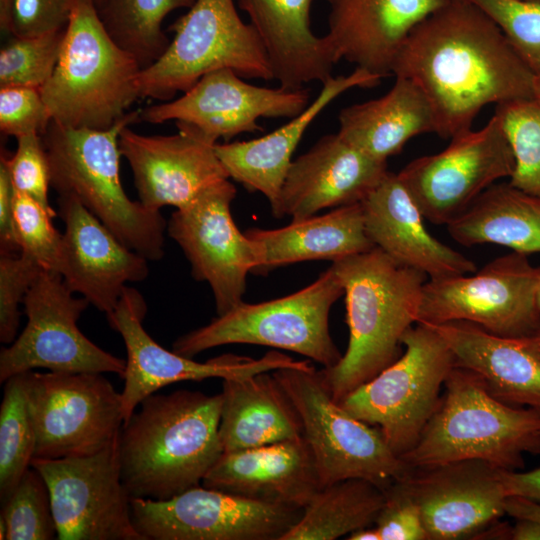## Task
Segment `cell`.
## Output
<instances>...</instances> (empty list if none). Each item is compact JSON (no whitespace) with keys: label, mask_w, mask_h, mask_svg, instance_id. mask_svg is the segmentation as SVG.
I'll return each instance as SVG.
<instances>
[{"label":"cell","mask_w":540,"mask_h":540,"mask_svg":"<svg viewBox=\"0 0 540 540\" xmlns=\"http://www.w3.org/2000/svg\"><path fill=\"white\" fill-rule=\"evenodd\" d=\"M130 504L145 540H281L303 511L203 485L167 500L131 498Z\"/></svg>","instance_id":"cell-16"},{"label":"cell","mask_w":540,"mask_h":540,"mask_svg":"<svg viewBox=\"0 0 540 540\" xmlns=\"http://www.w3.org/2000/svg\"><path fill=\"white\" fill-rule=\"evenodd\" d=\"M381 77L361 68L348 75L331 76L318 96L297 116L262 137L217 143L215 152L229 178L250 192L262 193L273 206L293 161V153L305 131L337 97L352 88H372Z\"/></svg>","instance_id":"cell-27"},{"label":"cell","mask_w":540,"mask_h":540,"mask_svg":"<svg viewBox=\"0 0 540 540\" xmlns=\"http://www.w3.org/2000/svg\"><path fill=\"white\" fill-rule=\"evenodd\" d=\"M385 503V490L363 478L322 486L281 540H335L369 527Z\"/></svg>","instance_id":"cell-34"},{"label":"cell","mask_w":540,"mask_h":540,"mask_svg":"<svg viewBox=\"0 0 540 540\" xmlns=\"http://www.w3.org/2000/svg\"><path fill=\"white\" fill-rule=\"evenodd\" d=\"M129 111L105 130L73 128L51 121L41 135L50 166V184L59 196H72L125 246L149 261L164 256L167 223L160 211L132 201L119 175L121 131L139 119Z\"/></svg>","instance_id":"cell-5"},{"label":"cell","mask_w":540,"mask_h":540,"mask_svg":"<svg viewBox=\"0 0 540 540\" xmlns=\"http://www.w3.org/2000/svg\"><path fill=\"white\" fill-rule=\"evenodd\" d=\"M137 60L105 30L92 0H73L58 62L40 92L51 121L105 130L140 98Z\"/></svg>","instance_id":"cell-6"},{"label":"cell","mask_w":540,"mask_h":540,"mask_svg":"<svg viewBox=\"0 0 540 540\" xmlns=\"http://www.w3.org/2000/svg\"><path fill=\"white\" fill-rule=\"evenodd\" d=\"M464 1L473 4L500 28L535 74L540 71V2Z\"/></svg>","instance_id":"cell-41"},{"label":"cell","mask_w":540,"mask_h":540,"mask_svg":"<svg viewBox=\"0 0 540 540\" xmlns=\"http://www.w3.org/2000/svg\"><path fill=\"white\" fill-rule=\"evenodd\" d=\"M534 97L540 100V71L535 74Z\"/></svg>","instance_id":"cell-52"},{"label":"cell","mask_w":540,"mask_h":540,"mask_svg":"<svg viewBox=\"0 0 540 540\" xmlns=\"http://www.w3.org/2000/svg\"><path fill=\"white\" fill-rule=\"evenodd\" d=\"M348 540H380L379 533L374 525L356 530L349 534Z\"/></svg>","instance_id":"cell-51"},{"label":"cell","mask_w":540,"mask_h":540,"mask_svg":"<svg viewBox=\"0 0 540 540\" xmlns=\"http://www.w3.org/2000/svg\"><path fill=\"white\" fill-rule=\"evenodd\" d=\"M512 540H540V522L530 519H517L510 529Z\"/></svg>","instance_id":"cell-50"},{"label":"cell","mask_w":540,"mask_h":540,"mask_svg":"<svg viewBox=\"0 0 540 540\" xmlns=\"http://www.w3.org/2000/svg\"><path fill=\"white\" fill-rule=\"evenodd\" d=\"M65 30L35 37L12 38L0 50V88L41 89L54 72Z\"/></svg>","instance_id":"cell-39"},{"label":"cell","mask_w":540,"mask_h":540,"mask_svg":"<svg viewBox=\"0 0 540 540\" xmlns=\"http://www.w3.org/2000/svg\"><path fill=\"white\" fill-rule=\"evenodd\" d=\"M10 172L5 159H0V253H20L14 225V198Z\"/></svg>","instance_id":"cell-47"},{"label":"cell","mask_w":540,"mask_h":540,"mask_svg":"<svg viewBox=\"0 0 540 540\" xmlns=\"http://www.w3.org/2000/svg\"><path fill=\"white\" fill-rule=\"evenodd\" d=\"M219 435L223 452L303 436L300 416L272 371L223 379Z\"/></svg>","instance_id":"cell-31"},{"label":"cell","mask_w":540,"mask_h":540,"mask_svg":"<svg viewBox=\"0 0 540 540\" xmlns=\"http://www.w3.org/2000/svg\"><path fill=\"white\" fill-rule=\"evenodd\" d=\"M62 233L58 273L73 293L109 315L127 283L149 274V260L125 246L95 215L72 196L58 197Z\"/></svg>","instance_id":"cell-22"},{"label":"cell","mask_w":540,"mask_h":540,"mask_svg":"<svg viewBox=\"0 0 540 540\" xmlns=\"http://www.w3.org/2000/svg\"><path fill=\"white\" fill-rule=\"evenodd\" d=\"M258 264L252 274L267 275L289 264L310 260L332 262L367 252L375 246L365 231L361 202L334 208L323 215L292 220L277 229H248Z\"/></svg>","instance_id":"cell-30"},{"label":"cell","mask_w":540,"mask_h":540,"mask_svg":"<svg viewBox=\"0 0 540 540\" xmlns=\"http://www.w3.org/2000/svg\"><path fill=\"white\" fill-rule=\"evenodd\" d=\"M7 525L6 540L57 539V528L48 486L38 470L30 466L2 504Z\"/></svg>","instance_id":"cell-38"},{"label":"cell","mask_w":540,"mask_h":540,"mask_svg":"<svg viewBox=\"0 0 540 540\" xmlns=\"http://www.w3.org/2000/svg\"><path fill=\"white\" fill-rule=\"evenodd\" d=\"M373 245L401 265L443 279L475 272V263L429 233L421 210L397 173L387 172L361 201Z\"/></svg>","instance_id":"cell-24"},{"label":"cell","mask_w":540,"mask_h":540,"mask_svg":"<svg viewBox=\"0 0 540 540\" xmlns=\"http://www.w3.org/2000/svg\"><path fill=\"white\" fill-rule=\"evenodd\" d=\"M310 102L306 88L260 87L224 68L203 75L176 100L141 109L139 119L151 124L175 120L193 126L214 143L228 142L242 133L263 131L260 118L292 119Z\"/></svg>","instance_id":"cell-19"},{"label":"cell","mask_w":540,"mask_h":540,"mask_svg":"<svg viewBox=\"0 0 540 540\" xmlns=\"http://www.w3.org/2000/svg\"><path fill=\"white\" fill-rule=\"evenodd\" d=\"M502 469L477 459L411 468L400 481L419 505L428 540L478 536L505 514Z\"/></svg>","instance_id":"cell-20"},{"label":"cell","mask_w":540,"mask_h":540,"mask_svg":"<svg viewBox=\"0 0 540 540\" xmlns=\"http://www.w3.org/2000/svg\"><path fill=\"white\" fill-rule=\"evenodd\" d=\"M146 313L147 305L140 292L126 287L113 312L107 315L110 327L120 333L127 351L121 392L124 422L143 399L176 382L245 378L281 368L313 366L310 360H294L277 351L267 352L259 359L224 354L197 362L154 341L142 326Z\"/></svg>","instance_id":"cell-17"},{"label":"cell","mask_w":540,"mask_h":540,"mask_svg":"<svg viewBox=\"0 0 540 540\" xmlns=\"http://www.w3.org/2000/svg\"><path fill=\"white\" fill-rule=\"evenodd\" d=\"M402 345L397 360L339 402L351 415L378 428L399 457L420 439L455 366L451 349L431 325L410 327Z\"/></svg>","instance_id":"cell-8"},{"label":"cell","mask_w":540,"mask_h":540,"mask_svg":"<svg viewBox=\"0 0 540 540\" xmlns=\"http://www.w3.org/2000/svg\"><path fill=\"white\" fill-rule=\"evenodd\" d=\"M34 458L96 453L117 439L124 423L122 394L102 373L30 372Z\"/></svg>","instance_id":"cell-13"},{"label":"cell","mask_w":540,"mask_h":540,"mask_svg":"<svg viewBox=\"0 0 540 540\" xmlns=\"http://www.w3.org/2000/svg\"><path fill=\"white\" fill-rule=\"evenodd\" d=\"M388 172L338 133L321 137L292 161L272 214L301 220L326 208L360 203Z\"/></svg>","instance_id":"cell-23"},{"label":"cell","mask_w":540,"mask_h":540,"mask_svg":"<svg viewBox=\"0 0 540 540\" xmlns=\"http://www.w3.org/2000/svg\"><path fill=\"white\" fill-rule=\"evenodd\" d=\"M540 266L529 255L511 251L470 275L427 280L417 323H473L501 337L540 333L537 289Z\"/></svg>","instance_id":"cell-11"},{"label":"cell","mask_w":540,"mask_h":540,"mask_svg":"<svg viewBox=\"0 0 540 540\" xmlns=\"http://www.w3.org/2000/svg\"><path fill=\"white\" fill-rule=\"evenodd\" d=\"M443 392L420 439L400 457L408 467L477 459L517 471L525 454H540V410L498 400L479 374L456 365Z\"/></svg>","instance_id":"cell-4"},{"label":"cell","mask_w":540,"mask_h":540,"mask_svg":"<svg viewBox=\"0 0 540 540\" xmlns=\"http://www.w3.org/2000/svg\"><path fill=\"white\" fill-rule=\"evenodd\" d=\"M328 33L338 61L381 78L392 75L394 61L411 31L448 0H326Z\"/></svg>","instance_id":"cell-25"},{"label":"cell","mask_w":540,"mask_h":540,"mask_svg":"<svg viewBox=\"0 0 540 540\" xmlns=\"http://www.w3.org/2000/svg\"><path fill=\"white\" fill-rule=\"evenodd\" d=\"M118 435L121 478L131 498L167 500L199 486L223 454L221 395L151 394Z\"/></svg>","instance_id":"cell-2"},{"label":"cell","mask_w":540,"mask_h":540,"mask_svg":"<svg viewBox=\"0 0 540 540\" xmlns=\"http://www.w3.org/2000/svg\"><path fill=\"white\" fill-rule=\"evenodd\" d=\"M537 304H538V307L540 309V282H539L538 289H537Z\"/></svg>","instance_id":"cell-55"},{"label":"cell","mask_w":540,"mask_h":540,"mask_svg":"<svg viewBox=\"0 0 540 540\" xmlns=\"http://www.w3.org/2000/svg\"><path fill=\"white\" fill-rule=\"evenodd\" d=\"M431 326L448 344L455 365L479 374L495 398L540 410V333L501 337L466 321Z\"/></svg>","instance_id":"cell-28"},{"label":"cell","mask_w":540,"mask_h":540,"mask_svg":"<svg viewBox=\"0 0 540 540\" xmlns=\"http://www.w3.org/2000/svg\"><path fill=\"white\" fill-rule=\"evenodd\" d=\"M202 485L273 505L303 509L322 485L303 436L223 452Z\"/></svg>","instance_id":"cell-26"},{"label":"cell","mask_w":540,"mask_h":540,"mask_svg":"<svg viewBox=\"0 0 540 540\" xmlns=\"http://www.w3.org/2000/svg\"><path fill=\"white\" fill-rule=\"evenodd\" d=\"M43 268L21 254L0 253V341L11 344L20 322L19 304Z\"/></svg>","instance_id":"cell-43"},{"label":"cell","mask_w":540,"mask_h":540,"mask_svg":"<svg viewBox=\"0 0 540 540\" xmlns=\"http://www.w3.org/2000/svg\"><path fill=\"white\" fill-rule=\"evenodd\" d=\"M501 479L508 496H520L540 503V467L521 471H501Z\"/></svg>","instance_id":"cell-48"},{"label":"cell","mask_w":540,"mask_h":540,"mask_svg":"<svg viewBox=\"0 0 540 540\" xmlns=\"http://www.w3.org/2000/svg\"><path fill=\"white\" fill-rule=\"evenodd\" d=\"M50 493L60 540H145L131 517L121 478L118 437L102 450L58 459L33 458Z\"/></svg>","instance_id":"cell-14"},{"label":"cell","mask_w":540,"mask_h":540,"mask_svg":"<svg viewBox=\"0 0 540 540\" xmlns=\"http://www.w3.org/2000/svg\"><path fill=\"white\" fill-rule=\"evenodd\" d=\"M505 514L517 519L540 522V503L520 497L508 496L505 500Z\"/></svg>","instance_id":"cell-49"},{"label":"cell","mask_w":540,"mask_h":540,"mask_svg":"<svg viewBox=\"0 0 540 540\" xmlns=\"http://www.w3.org/2000/svg\"><path fill=\"white\" fill-rule=\"evenodd\" d=\"M374 526L380 540H427L419 505L400 480L385 489Z\"/></svg>","instance_id":"cell-46"},{"label":"cell","mask_w":540,"mask_h":540,"mask_svg":"<svg viewBox=\"0 0 540 540\" xmlns=\"http://www.w3.org/2000/svg\"><path fill=\"white\" fill-rule=\"evenodd\" d=\"M30 372L13 375L4 382L0 407L1 505L7 501L34 458L35 430L29 400Z\"/></svg>","instance_id":"cell-36"},{"label":"cell","mask_w":540,"mask_h":540,"mask_svg":"<svg viewBox=\"0 0 540 540\" xmlns=\"http://www.w3.org/2000/svg\"><path fill=\"white\" fill-rule=\"evenodd\" d=\"M514 167L512 149L493 114L481 129L452 137L444 150L412 160L397 175L425 219L448 225L487 188L510 178Z\"/></svg>","instance_id":"cell-15"},{"label":"cell","mask_w":540,"mask_h":540,"mask_svg":"<svg viewBox=\"0 0 540 540\" xmlns=\"http://www.w3.org/2000/svg\"><path fill=\"white\" fill-rule=\"evenodd\" d=\"M56 214L33 198L15 192L14 225L20 253L43 269L58 273L62 233L53 224Z\"/></svg>","instance_id":"cell-40"},{"label":"cell","mask_w":540,"mask_h":540,"mask_svg":"<svg viewBox=\"0 0 540 540\" xmlns=\"http://www.w3.org/2000/svg\"><path fill=\"white\" fill-rule=\"evenodd\" d=\"M527 1L540 2V0H527Z\"/></svg>","instance_id":"cell-56"},{"label":"cell","mask_w":540,"mask_h":540,"mask_svg":"<svg viewBox=\"0 0 540 540\" xmlns=\"http://www.w3.org/2000/svg\"><path fill=\"white\" fill-rule=\"evenodd\" d=\"M7 538V525L4 518L0 517V539L6 540Z\"/></svg>","instance_id":"cell-53"},{"label":"cell","mask_w":540,"mask_h":540,"mask_svg":"<svg viewBox=\"0 0 540 540\" xmlns=\"http://www.w3.org/2000/svg\"><path fill=\"white\" fill-rule=\"evenodd\" d=\"M51 122L40 89L24 86L0 88V129L8 136L42 135Z\"/></svg>","instance_id":"cell-45"},{"label":"cell","mask_w":540,"mask_h":540,"mask_svg":"<svg viewBox=\"0 0 540 540\" xmlns=\"http://www.w3.org/2000/svg\"><path fill=\"white\" fill-rule=\"evenodd\" d=\"M344 289L347 349L339 362L319 370L340 402L402 354V337L418 321L427 276L377 247L331 265Z\"/></svg>","instance_id":"cell-3"},{"label":"cell","mask_w":540,"mask_h":540,"mask_svg":"<svg viewBox=\"0 0 540 540\" xmlns=\"http://www.w3.org/2000/svg\"><path fill=\"white\" fill-rule=\"evenodd\" d=\"M235 196L234 184L221 180L176 209L167 223L168 235L189 260L193 277L209 284L218 315L243 302L247 276L258 264L254 242L233 220Z\"/></svg>","instance_id":"cell-18"},{"label":"cell","mask_w":540,"mask_h":540,"mask_svg":"<svg viewBox=\"0 0 540 540\" xmlns=\"http://www.w3.org/2000/svg\"><path fill=\"white\" fill-rule=\"evenodd\" d=\"M195 1L105 0L97 12L109 36L143 70L155 63L170 44L162 30L164 18L175 9L190 8Z\"/></svg>","instance_id":"cell-35"},{"label":"cell","mask_w":540,"mask_h":540,"mask_svg":"<svg viewBox=\"0 0 540 540\" xmlns=\"http://www.w3.org/2000/svg\"><path fill=\"white\" fill-rule=\"evenodd\" d=\"M447 226L457 243H491L530 255L540 252V196L495 183Z\"/></svg>","instance_id":"cell-33"},{"label":"cell","mask_w":540,"mask_h":540,"mask_svg":"<svg viewBox=\"0 0 540 540\" xmlns=\"http://www.w3.org/2000/svg\"><path fill=\"white\" fill-rule=\"evenodd\" d=\"M338 134L375 160L400 153L415 136L437 133L434 110L423 91L410 79L396 77L383 96L343 108Z\"/></svg>","instance_id":"cell-32"},{"label":"cell","mask_w":540,"mask_h":540,"mask_svg":"<svg viewBox=\"0 0 540 540\" xmlns=\"http://www.w3.org/2000/svg\"><path fill=\"white\" fill-rule=\"evenodd\" d=\"M73 0H0V27L16 37L65 30Z\"/></svg>","instance_id":"cell-42"},{"label":"cell","mask_w":540,"mask_h":540,"mask_svg":"<svg viewBox=\"0 0 540 540\" xmlns=\"http://www.w3.org/2000/svg\"><path fill=\"white\" fill-rule=\"evenodd\" d=\"M272 373L300 416L322 486L363 478L385 490L409 473L411 468L389 448L378 428L357 419L333 399L314 366Z\"/></svg>","instance_id":"cell-10"},{"label":"cell","mask_w":540,"mask_h":540,"mask_svg":"<svg viewBox=\"0 0 540 540\" xmlns=\"http://www.w3.org/2000/svg\"><path fill=\"white\" fill-rule=\"evenodd\" d=\"M392 75L423 91L436 134L446 139L471 130L486 105L534 97L533 69L493 21L464 0H448L411 31Z\"/></svg>","instance_id":"cell-1"},{"label":"cell","mask_w":540,"mask_h":540,"mask_svg":"<svg viewBox=\"0 0 540 540\" xmlns=\"http://www.w3.org/2000/svg\"><path fill=\"white\" fill-rule=\"evenodd\" d=\"M23 304L27 323L0 353L1 383L35 368L123 376L126 360L101 349L79 330L77 321L89 302L75 297L59 273L43 269Z\"/></svg>","instance_id":"cell-12"},{"label":"cell","mask_w":540,"mask_h":540,"mask_svg":"<svg viewBox=\"0 0 540 540\" xmlns=\"http://www.w3.org/2000/svg\"><path fill=\"white\" fill-rule=\"evenodd\" d=\"M344 295L330 266L311 284L290 295L261 303L244 301L209 324L180 336L173 351L189 358L227 344H253L301 354L321 364L342 357L329 332V313Z\"/></svg>","instance_id":"cell-7"},{"label":"cell","mask_w":540,"mask_h":540,"mask_svg":"<svg viewBox=\"0 0 540 540\" xmlns=\"http://www.w3.org/2000/svg\"><path fill=\"white\" fill-rule=\"evenodd\" d=\"M92 1H93L94 5H95L96 9H99L102 6V4L104 3L105 0H92Z\"/></svg>","instance_id":"cell-54"},{"label":"cell","mask_w":540,"mask_h":540,"mask_svg":"<svg viewBox=\"0 0 540 540\" xmlns=\"http://www.w3.org/2000/svg\"><path fill=\"white\" fill-rule=\"evenodd\" d=\"M513 152L515 167L509 183L540 196V100L525 98L496 106Z\"/></svg>","instance_id":"cell-37"},{"label":"cell","mask_w":540,"mask_h":540,"mask_svg":"<svg viewBox=\"0 0 540 540\" xmlns=\"http://www.w3.org/2000/svg\"><path fill=\"white\" fill-rule=\"evenodd\" d=\"M173 135L146 136L126 126L119 136L121 155L133 173L140 201L146 208L181 209L209 186L229 179L213 141L193 126L176 122Z\"/></svg>","instance_id":"cell-21"},{"label":"cell","mask_w":540,"mask_h":540,"mask_svg":"<svg viewBox=\"0 0 540 540\" xmlns=\"http://www.w3.org/2000/svg\"><path fill=\"white\" fill-rule=\"evenodd\" d=\"M5 159L13 186L45 208L54 210L48 201L50 166L41 135L29 134L17 138L16 151Z\"/></svg>","instance_id":"cell-44"},{"label":"cell","mask_w":540,"mask_h":540,"mask_svg":"<svg viewBox=\"0 0 540 540\" xmlns=\"http://www.w3.org/2000/svg\"><path fill=\"white\" fill-rule=\"evenodd\" d=\"M268 56L273 78L286 89L324 83L338 62L326 36L311 29L312 0H239Z\"/></svg>","instance_id":"cell-29"},{"label":"cell","mask_w":540,"mask_h":540,"mask_svg":"<svg viewBox=\"0 0 540 540\" xmlns=\"http://www.w3.org/2000/svg\"><path fill=\"white\" fill-rule=\"evenodd\" d=\"M168 30L174 37L165 53L139 73L140 98L168 101L224 68L245 78L274 79L258 34L240 18L234 0H196Z\"/></svg>","instance_id":"cell-9"}]
</instances>
